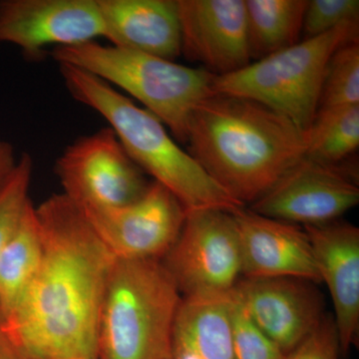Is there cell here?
Returning <instances> with one entry per match:
<instances>
[{
    "instance_id": "cell-1",
    "label": "cell",
    "mask_w": 359,
    "mask_h": 359,
    "mask_svg": "<svg viewBox=\"0 0 359 359\" xmlns=\"http://www.w3.org/2000/svg\"><path fill=\"white\" fill-rule=\"evenodd\" d=\"M41 264L0 327L30 359H98V325L116 259L63 194L36 207Z\"/></svg>"
},
{
    "instance_id": "cell-2",
    "label": "cell",
    "mask_w": 359,
    "mask_h": 359,
    "mask_svg": "<svg viewBox=\"0 0 359 359\" xmlns=\"http://www.w3.org/2000/svg\"><path fill=\"white\" fill-rule=\"evenodd\" d=\"M186 144L205 173L245 205L263 197L304 157L306 136L263 104L214 94L194 111Z\"/></svg>"
},
{
    "instance_id": "cell-3",
    "label": "cell",
    "mask_w": 359,
    "mask_h": 359,
    "mask_svg": "<svg viewBox=\"0 0 359 359\" xmlns=\"http://www.w3.org/2000/svg\"><path fill=\"white\" fill-rule=\"evenodd\" d=\"M59 70L71 96L102 116L135 164L173 193L187 211L219 209L233 212L245 207L205 173L188 151L180 147L150 111L139 107L91 73L65 65H59Z\"/></svg>"
},
{
    "instance_id": "cell-4",
    "label": "cell",
    "mask_w": 359,
    "mask_h": 359,
    "mask_svg": "<svg viewBox=\"0 0 359 359\" xmlns=\"http://www.w3.org/2000/svg\"><path fill=\"white\" fill-rule=\"evenodd\" d=\"M182 297L160 259H116L98 325V359H171Z\"/></svg>"
},
{
    "instance_id": "cell-5",
    "label": "cell",
    "mask_w": 359,
    "mask_h": 359,
    "mask_svg": "<svg viewBox=\"0 0 359 359\" xmlns=\"http://www.w3.org/2000/svg\"><path fill=\"white\" fill-rule=\"evenodd\" d=\"M51 56L58 65L79 68L126 91L181 143H187L194 111L216 94L212 89L215 75L204 68L188 67L112 45L89 41L56 47Z\"/></svg>"
},
{
    "instance_id": "cell-6",
    "label": "cell",
    "mask_w": 359,
    "mask_h": 359,
    "mask_svg": "<svg viewBox=\"0 0 359 359\" xmlns=\"http://www.w3.org/2000/svg\"><path fill=\"white\" fill-rule=\"evenodd\" d=\"M359 20L273 54L231 74L215 75L216 94L242 97L276 111L308 136L318 109L325 68L337 49L358 39Z\"/></svg>"
},
{
    "instance_id": "cell-7",
    "label": "cell",
    "mask_w": 359,
    "mask_h": 359,
    "mask_svg": "<svg viewBox=\"0 0 359 359\" xmlns=\"http://www.w3.org/2000/svg\"><path fill=\"white\" fill-rule=\"evenodd\" d=\"M161 262L183 299L230 294L242 278L240 240L233 212L187 211L178 238Z\"/></svg>"
},
{
    "instance_id": "cell-8",
    "label": "cell",
    "mask_w": 359,
    "mask_h": 359,
    "mask_svg": "<svg viewBox=\"0 0 359 359\" xmlns=\"http://www.w3.org/2000/svg\"><path fill=\"white\" fill-rule=\"evenodd\" d=\"M55 173L63 195L80 209L124 207L151 184L110 127L67 146L56 161Z\"/></svg>"
},
{
    "instance_id": "cell-9",
    "label": "cell",
    "mask_w": 359,
    "mask_h": 359,
    "mask_svg": "<svg viewBox=\"0 0 359 359\" xmlns=\"http://www.w3.org/2000/svg\"><path fill=\"white\" fill-rule=\"evenodd\" d=\"M358 203L355 170L342 163L325 164L304 156L250 210L306 226L337 221Z\"/></svg>"
},
{
    "instance_id": "cell-10",
    "label": "cell",
    "mask_w": 359,
    "mask_h": 359,
    "mask_svg": "<svg viewBox=\"0 0 359 359\" xmlns=\"http://www.w3.org/2000/svg\"><path fill=\"white\" fill-rule=\"evenodd\" d=\"M80 210L115 259L128 261H161L178 238L187 215L178 198L154 181L124 207Z\"/></svg>"
},
{
    "instance_id": "cell-11",
    "label": "cell",
    "mask_w": 359,
    "mask_h": 359,
    "mask_svg": "<svg viewBox=\"0 0 359 359\" xmlns=\"http://www.w3.org/2000/svg\"><path fill=\"white\" fill-rule=\"evenodd\" d=\"M104 34L97 0H0V42L20 47L26 57Z\"/></svg>"
},
{
    "instance_id": "cell-12",
    "label": "cell",
    "mask_w": 359,
    "mask_h": 359,
    "mask_svg": "<svg viewBox=\"0 0 359 359\" xmlns=\"http://www.w3.org/2000/svg\"><path fill=\"white\" fill-rule=\"evenodd\" d=\"M316 285L297 278H241L231 294L287 354L327 316L325 299Z\"/></svg>"
},
{
    "instance_id": "cell-13",
    "label": "cell",
    "mask_w": 359,
    "mask_h": 359,
    "mask_svg": "<svg viewBox=\"0 0 359 359\" xmlns=\"http://www.w3.org/2000/svg\"><path fill=\"white\" fill-rule=\"evenodd\" d=\"M181 54L212 74H231L252 63L245 0H177Z\"/></svg>"
},
{
    "instance_id": "cell-14",
    "label": "cell",
    "mask_w": 359,
    "mask_h": 359,
    "mask_svg": "<svg viewBox=\"0 0 359 359\" xmlns=\"http://www.w3.org/2000/svg\"><path fill=\"white\" fill-rule=\"evenodd\" d=\"M240 240L242 278H297L320 283L304 228L241 208L233 212Z\"/></svg>"
},
{
    "instance_id": "cell-15",
    "label": "cell",
    "mask_w": 359,
    "mask_h": 359,
    "mask_svg": "<svg viewBox=\"0 0 359 359\" xmlns=\"http://www.w3.org/2000/svg\"><path fill=\"white\" fill-rule=\"evenodd\" d=\"M334 304L340 349L346 356L359 339V229L339 222L304 226Z\"/></svg>"
},
{
    "instance_id": "cell-16",
    "label": "cell",
    "mask_w": 359,
    "mask_h": 359,
    "mask_svg": "<svg viewBox=\"0 0 359 359\" xmlns=\"http://www.w3.org/2000/svg\"><path fill=\"white\" fill-rule=\"evenodd\" d=\"M112 46L174 61L181 54L177 0H97Z\"/></svg>"
},
{
    "instance_id": "cell-17",
    "label": "cell",
    "mask_w": 359,
    "mask_h": 359,
    "mask_svg": "<svg viewBox=\"0 0 359 359\" xmlns=\"http://www.w3.org/2000/svg\"><path fill=\"white\" fill-rule=\"evenodd\" d=\"M230 294L182 299L171 359H233Z\"/></svg>"
},
{
    "instance_id": "cell-18",
    "label": "cell",
    "mask_w": 359,
    "mask_h": 359,
    "mask_svg": "<svg viewBox=\"0 0 359 359\" xmlns=\"http://www.w3.org/2000/svg\"><path fill=\"white\" fill-rule=\"evenodd\" d=\"M42 254L41 229L30 201L0 255V323L25 299L39 273Z\"/></svg>"
},
{
    "instance_id": "cell-19",
    "label": "cell",
    "mask_w": 359,
    "mask_h": 359,
    "mask_svg": "<svg viewBox=\"0 0 359 359\" xmlns=\"http://www.w3.org/2000/svg\"><path fill=\"white\" fill-rule=\"evenodd\" d=\"M245 4L252 62L301 41L309 0H245Z\"/></svg>"
},
{
    "instance_id": "cell-20",
    "label": "cell",
    "mask_w": 359,
    "mask_h": 359,
    "mask_svg": "<svg viewBox=\"0 0 359 359\" xmlns=\"http://www.w3.org/2000/svg\"><path fill=\"white\" fill-rule=\"evenodd\" d=\"M359 146V105L316 113L306 136V157L339 165L346 162Z\"/></svg>"
},
{
    "instance_id": "cell-21",
    "label": "cell",
    "mask_w": 359,
    "mask_h": 359,
    "mask_svg": "<svg viewBox=\"0 0 359 359\" xmlns=\"http://www.w3.org/2000/svg\"><path fill=\"white\" fill-rule=\"evenodd\" d=\"M359 105V39L340 46L328 60L318 109Z\"/></svg>"
},
{
    "instance_id": "cell-22",
    "label": "cell",
    "mask_w": 359,
    "mask_h": 359,
    "mask_svg": "<svg viewBox=\"0 0 359 359\" xmlns=\"http://www.w3.org/2000/svg\"><path fill=\"white\" fill-rule=\"evenodd\" d=\"M32 172V156L23 153L18 158L13 173L0 189V255L30 202Z\"/></svg>"
},
{
    "instance_id": "cell-23",
    "label": "cell",
    "mask_w": 359,
    "mask_h": 359,
    "mask_svg": "<svg viewBox=\"0 0 359 359\" xmlns=\"http://www.w3.org/2000/svg\"><path fill=\"white\" fill-rule=\"evenodd\" d=\"M230 321L233 359H283L280 351L230 294Z\"/></svg>"
},
{
    "instance_id": "cell-24",
    "label": "cell",
    "mask_w": 359,
    "mask_h": 359,
    "mask_svg": "<svg viewBox=\"0 0 359 359\" xmlns=\"http://www.w3.org/2000/svg\"><path fill=\"white\" fill-rule=\"evenodd\" d=\"M354 20H359L358 0H309L302 35L313 39Z\"/></svg>"
},
{
    "instance_id": "cell-25",
    "label": "cell",
    "mask_w": 359,
    "mask_h": 359,
    "mask_svg": "<svg viewBox=\"0 0 359 359\" xmlns=\"http://www.w3.org/2000/svg\"><path fill=\"white\" fill-rule=\"evenodd\" d=\"M340 355L341 349L334 318L327 314L320 325L285 354L283 359H339Z\"/></svg>"
},
{
    "instance_id": "cell-26",
    "label": "cell",
    "mask_w": 359,
    "mask_h": 359,
    "mask_svg": "<svg viewBox=\"0 0 359 359\" xmlns=\"http://www.w3.org/2000/svg\"><path fill=\"white\" fill-rule=\"evenodd\" d=\"M18 158L15 157L13 146L9 142L0 138V189L13 173Z\"/></svg>"
},
{
    "instance_id": "cell-27",
    "label": "cell",
    "mask_w": 359,
    "mask_h": 359,
    "mask_svg": "<svg viewBox=\"0 0 359 359\" xmlns=\"http://www.w3.org/2000/svg\"><path fill=\"white\" fill-rule=\"evenodd\" d=\"M0 359H30L0 327Z\"/></svg>"
}]
</instances>
